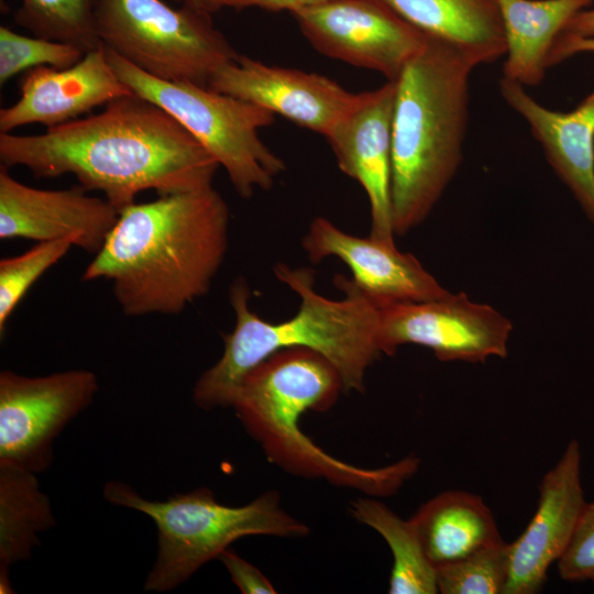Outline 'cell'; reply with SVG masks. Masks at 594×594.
<instances>
[{"instance_id": "6da1fadb", "label": "cell", "mask_w": 594, "mask_h": 594, "mask_svg": "<svg viewBox=\"0 0 594 594\" xmlns=\"http://www.w3.org/2000/svg\"><path fill=\"white\" fill-rule=\"evenodd\" d=\"M0 162L41 178L70 174L119 212L146 190L162 196L210 186L220 167L170 114L134 92L41 134L0 133Z\"/></svg>"}, {"instance_id": "7a4b0ae2", "label": "cell", "mask_w": 594, "mask_h": 594, "mask_svg": "<svg viewBox=\"0 0 594 594\" xmlns=\"http://www.w3.org/2000/svg\"><path fill=\"white\" fill-rule=\"evenodd\" d=\"M229 222L212 185L134 202L119 212L81 279L111 282L127 316L178 315L209 292L228 251Z\"/></svg>"}, {"instance_id": "3957f363", "label": "cell", "mask_w": 594, "mask_h": 594, "mask_svg": "<svg viewBox=\"0 0 594 594\" xmlns=\"http://www.w3.org/2000/svg\"><path fill=\"white\" fill-rule=\"evenodd\" d=\"M274 274L299 296L298 311L285 321L264 320L249 306L246 280L237 278L229 296L234 327L222 336L220 359L199 376L193 389L199 408L230 407L245 374L271 354L289 348H306L327 359L340 374L345 393L364 391L366 371L384 354L381 306L343 275H337L334 284L344 297L330 299L315 289L311 268L277 263Z\"/></svg>"}, {"instance_id": "277c9868", "label": "cell", "mask_w": 594, "mask_h": 594, "mask_svg": "<svg viewBox=\"0 0 594 594\" xmlns=\"http://www.w3.org/2000/svg\"><path fill=\"white\" fill-rule=\"evenodd\" d=\"M476 66L428 36L395 80L392 123V219L405 235L431 212L461 162Z\"/></svg>"}, {"instance_id": "5b68a950", "label": "cell", "mask_w": 594, "mask_h": 594, "mask_svg": "<svg viewBox=\"0 0 594 594\" xmlns=\"http://www.w3.org/2000/svg\"><path fill=\"white\" fill-rule=\"evenodd\" d=\"M341 393H345L341 376L327 359L306 348H289L248 372L230 407L267 459L286 472L374 496L396 493L417 472L418 458L380 468L356 466L330 455L300 429L306 411L329 410Z\"/></svg>"}, {"instance_id": "8992f818", "label": "cell", "mask_w": 594, "mask_h": 594, "mask_svg": "<svg viewBox=\"0 0 594 594\" xmlns=\"http://www.w3.org/2000/svg\"><path fill=\"white\" fill-rule=\"evenodd\" d=\"M107 502L148 516L157 528V554L144 590L163 593L190 579L202 565L249 536L304 538L309 527L289 515L280 495L268 491L242 506L217 501L200 487L165 501L142 497L129 484L110 481L103 487Z\"/></svg>"}, {"instance_id": "52a82bcc", "label": "cell", "mask_w": 594, "mask_h": 594, "mask_svg": "<svg viewBox=\"0 0 594 594\" xmlns=\"http://www.w3.org/2000/svg\"><path fill=\"white\" fill-rule=\"evenodd\" d=\"M106 53L134 94L164 109L226 169L241 198L270 190L285 170V162L258 134L274 122L273 112L207 86L155 78L107 48Z\"/></svg>"}, {"instance_id": "ba28073f", "label": "cell", "mask_w": 594, "mask_h": 594, "mask_svg": "<svg viewBox=\"0 0 594 594\" xmlns=\"http://www.w3.org/2000/svg\"><path fill=\"white\" fill-rule=\"evenodd\" d=\"M212 13L163 0H97L101 44L158 79L207 86L240 54L215 26Z\"/></svg>"}, {"instance_id": "9c48e42d", "label": "cell", "mask_w": 594, "mask_h": 594, "mask_svg": "<svg viewBox=\"0 0 594 594\" xmlns=\"http://www.w3.org/2000/svg\"><path fill=\"white\" fill-rule=\"evenodd\" d=\"M99 391L96 374L76 369L44 376L0 373V461L36 474L53 460V443Z\"/></svg>"}, {"instance_id": "30bf717a", "label": "cell", "mask_w": 594, "mask_h": 594, "mask_svg": "<svg viewBox=\"0 0 594 594\" xmlns=\"http://www.w3.org/2000/svg\"><path fill=\"white\" fill-rule=\"evenodd\" d=\"M320 54L395 81L428 35L381 0H328L292 13Z\"/></svg>"}, {"instance_id": "8fae6325", "label": "cell", "mask_w": 594, "mask_h": 594, "mask_svg": "<svg viewBox=\"0 0 594 594\" xmlns=\"http://www.w3.org/2000/svg\"><path fill=\"white\" fill-rule=\"evenodd\" d=\"M512 322L493 307L472 301L464 293L421 302L381 307L383 353L404 344L429 348L440 361L484 362L505 358Z\"/></svg>"}, {"instance_id": "7c38bea8", "label": "cell", "mask_w": 594, "mask_h": 594, "mask_svg": "<svg viewBox=\"0 0 594 594\" xmlns=\"http://www.w3.org/2000/svg\"><path fill=\"white\" fill-rule=\"evenodd\" d=\"M207 87L260 106L324 138L361 97V92L348 91L326 76L266 65L245 55L216 70Z\"/></svg>"}, {"instance_id": "4fadbf2b", "label": "cell", "mask_w": 594, "mask_h": 594, "mask_svg": "<svg viewBox=\"0 0 594 594\" xmlns=\"http://www.w3.org/2000/svg\"><path fill=\"white\" fill-rule=\"evenodd\" d=\"M82 186L41 189L13 178L0 166V239L38 242L70 239L75 246L97 254L119 218L105 198Z\"/></svg>"}, {"instance_id": "5bb4252c", "label": "cell", "mask_w": 594, "mask_h": 594, "mask_svg": "<svg viewBox=\"0 0 594 594\" xmlns=\"http://www.w3.org/2000/svg\"><path fill=\"white\" fill-rule=\"evenodd\" d=\"M537 509L508 543V578L504 594H535L548 570L565 552L586 504L581 481V448L571 440L539 486Z\"/></svg>"}, {"instance_id": "9a60e30c", "label": "cell", "mask_w": 594, "mask_h": 594, "mask_svg": "<svg viewBox=\"0 0 594 594\" xmlns=\"http://www.w3.org/2000/svg\"><path fill=\"white\" fill-rule=\"evenodd\" d=\"M395 81L361 92L354 108L326 136L342 173L364 189L371 237L395 243L392 219V123Z\"/></svg>"}, {"instance_id": "2e32d148", "label": "cell", "mask_w": 594, "mask_h": 594, "mask_svg": "<svg viewBox=\"0 0 594 594\" xmlns=\"http://www.w3.org/2000/svg\"><path fill=\"white\" fill-rule=\"evenodd\" d=\"M301 246L314 263L330 256L342 261L352 273L353 285L381 307L435 300L450 293L395 243L353 235L323 217L311 221Z\"/></svg>"}, {"instance_id": "e0dca14e", "label": "cell", "mask_w": 594, "mask_h": 594, "mask_svg": "<svg viewBox=\"0 0 594 594\" xmlns=\"http://www.w3.org/2000/svg\"><path fill=\"white\" fill-rule=\"evenodd\" d=\"M19 89V99L0 110V133L32 123L58 127L133 92L116 74L102 44L73 66L25 72Z\"/></svg>"}, {"instance_id": "ac0fdd59", "label": "cell", "mask_w": 594, "mask_h": 594, "mask_svg": "<svg viewBox=\"0 0 594 594\" xmlns=\"http://www.w3.org/2000/svg\"><path fill=\"white\" fill-rule=\"evenodd\" d=\"M499 92L528 123L549 164L594 222V91L568 112L542 106L525 86L504 77Z\"/></svg>"}, {"instance_id": "d6986e66", "label": "cell", "mask_w": 594, "mask_h": 594, "mask_svg": "<svg viewBox=\"0 0 594 594\" xmlns=\"http://www.w3.org/2000/svg\"><path fill=\"white\" fill-rule=\"evenodd\" d=\"M594 0H497L506 53L503 76L536 87L550 68L552 48L568 23Z\"/></svg>"}, {"instance_id": "ffe728a7", "label": "cell", "mask_w": 594, "mask_h": 594, "mask_svg": "<svg viewBox=\"0 0 594 594\" xmlns=\"http://www.w3.org/2000/svg\"><path fill=\"white\" fill-rule=\"evenodd\" d=\"M428 36L462 52L476 67L506 53L497 0H381Z\"/></svg>"}, {"instance_id": "44dd1931", "label": "cell", "mask_w": 594, "mask_h": 594, "mask_svg": "<svg viewBox=\"0 0 594 594\" xmlns=\"http://www.w3.org/2000/svg\"><path fill=\"white\" fill-rule=\"evenodd\" d=\"M410 520L435 568L503 542L483 498L465 491L436 495L422 504Z\"/></svg>"}, {"instance_id": "7402d4cb", "label": "cell", "mask_w": 594, "mask_h": 594, "mask_svg": "<svg viewBox=\"0 0 594 594\" xmlns=\"http://www.w3.org/2000/svg\"><path fill=\"white\" fill-rule=\"evenodd\" d=\"M37 474L0 461V566L30 559L40 534L56 525L50 498Z\"/></svg>"}, {"instance_id": "603a6c76", "label": "cell", "mask_w": 594, "mask_h": 594, "mask_svg": "<svg viewBox=\"0 0 594 594\" xmlns=\"http://www.w3.org/2000/svg\"><path fill=\"white\" fill-rule=\"evenodd\" d=\"M349 510L356 521L377 531L392 551L388 593H438L436 568L427 558L410 518L403 519L385 504L367 497L353 501Z\"/></svg>"}, {"instance_id": "cb8c5ba5", "label": "cell", "mask_w": 594, "mask_h": 594, "mask_svg": "<svg viewBox=\"0 0 594 594\" xmlns=\"http://www.w3.org/2000/svg\"><path fill=\"white\" fill-rule=\"evenodd\" d=\"M96 6L97 0H21L14 21L34 36L67 43L87 53L101 45Z\"/></svg>"}, {"instance_id": "d4e9b609", "label": "cell", "mask_w": 594, "mask_h": 594, "mask_svg": "<svg viewBox=\"0 0 594 594\" xmlns=\"http://www.w3.org/2000/svg\"><path fill=\"white\" fill-rule=\"evenodd\" d=\"M436 573L438 593L504 594L508 578V543L503 541L440 565Z\"/></svg>"}, {"instance_id": "484cf974", "label": "cell", "mask_w": 594, "mask_h": 594, "mask_svg": "<svg viewBox=\"0 0 594 594\" xmlns=\"http://www.w3.org/2000/svg\"><path fill=\"white\" fill-rule=\"evenodd\" d=\"M74 245L70 239L38 242L22 254L0 261V334L32 285Z\"/></svg>"}, {"instance_id": "4316f807", "label": "cell", "mask_w": 594, "mask_h": 594, "mask_svg": "<svg viewBox=\"0 0 594 594\" xmlns=\"http://www.w3.org/2000/svg\"><path fill=\"white\" fill-rule=\"evenodd\" d=\"M78 47L37 36L19 34L7 26L0 28V85L20 73L48 66L66 68L81 59Z\"/></svg>"}, {"instance_id": "83f0119b", "label": "cell", "mask_w": 594, "mask_h": 594, "mask_svg": "<svg viewBox=\"0 0 594 594\" xmlns=\"http://www.w3.org/2000/svg\"><path fill=\"white\" fill-rule=\"evenodd\" d=\"M557 563L564 581L594 584V501L586 502L572 539Z\"/></svg>"}, {"instance_id": "f1b7e54d", "label": "cell", "mask_w": 594, "mask_h": 594, "mask_svg": "<svg viewBox=\"0 0 594 594\" xmlns=\"http://www.w3.org/2000/svg\"><path fill=\"white\" fill-rule=\"evenodd\" d=\"M219 560L230 574L232 582L243 594H275L271 581L252 563L231 549L224 550Z\"/></svg>"}, {"instance_id": "f546056e", "label": "cell", "mask_w": 594, "mask_h": 594, "mask_svg": "<svg viewBox=\"0 0 594 594\" xmlns=\"http://www.w3.org/2000/svg\"><path fill=\"white\" fill-rule=\"evenodd\" d=\"M324 1L328 0H210L215 12L222 8H260L272 12L288 11L290 13Z\"/></svg>"}, {"instance_id": "4dcf8cb0", "label": "cell", "mask_w": 594, "mask_h": 594, "mask_svg": "<svg viewBox=\"0 0 594 594\" xmlns=\"http://www.w3.org/2000/svg\"><path fill=\"white\" fill-rule=\"evenodd\" d=\"M579 53H594V37L561 34L550 55V67Z\"/></svg>"}, {"instance_id": "1f68e13d", "label": "cell", "mask_w": 594, "mask_h": 594, "mask_svg": "<svg viewBox=\"0 0 594 594\" xmlns=\"http://www.w3.org/2000/svg\"><path fill=\"white\" fill-rule=\"evenodd\" d=\"M562 34L594 37V8L579 12L566 25Z\"/></svg>"}, {"instance_id": "d6a6232c", "label": "cell", "mask_w": 594, "mask_h": 594, "mask_svg": "<svg viewBox=\"0 0 594 594\" xmlns=\"http://www.w3.org/2000/svg\"><path fill=\"white\" fill-rule=\"evenodd\" d=\"M174 1L179 3L180 6H186L194 9L207 11L209 13H215V10L211 6L210 0H174Z\"/></svg>"}, {"instance_id": "836d02e7", "label": "cell", "mask_w": 594, "mask_h": 594, "mask_svg": "<svg viewBox=\"0 0 594 594\" xmlns=\"http://www.w3.org/2000/svg\"><path fill=\"white\" fill-rule=\"evenodd\" d=\"M13 586L9 576V568L0 566V593H13Z\"/></svg>"}]
</instances>
